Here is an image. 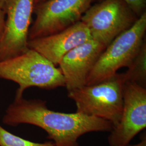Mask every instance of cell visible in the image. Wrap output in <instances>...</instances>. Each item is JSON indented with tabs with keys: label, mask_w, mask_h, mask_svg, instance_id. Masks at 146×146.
<instances>
[{
	"label": "cell",
	"mask_w": 146,
	"mask_h": 146,
	"mask_svg": "<svg viewBox=\"0 0 146 146\" xmlns=\"http://www.w3.org/2000/svg\"><path fill=\"white\" fill-rule=\"evenodd\" d=\"M94 0H47L35 5L28 40L62 31L80 21Z\"/></svg>",
	"instance_id": "obj_6"
},
{
	"label": "cell",
	"mask_w": 146,
	"mask_h": 146,
	"mask_svg": "<svg viewBox=\"0 0 146 146\" xmlns=\"http://www.w3.org/2000/svg\"><path fill=\"white\" fill-rule=\"evenodd\" d=\"M0 78L19 84L15 98L23 97L25 90L30 87L51 90L65 87L60 69L30 48L19 55L0 61Z\"/></svg>",
	"instance_id": "obj_2"
},
{
	"label": "cell",
	"mask_w": 146,
	"mask_h": 146,
	"mask_svg": "<svg viewBox=\"0 0 146 146\" xmlns=\"http://www.w3.org/2000/svg\"><path fill=\"white\" fill-rule=\"evenodd\" d=\"M8 0H0V4L3 6H4L5 2L7 1Z\"/></svg>",
	"instance_id": "obj_17"
},
{
	"label": "cell",
	"mask_w": 146,
	"mask_h": 146,
	"mask_svg": "<svg viewBox=\"0 0 146 146\" xmlns=\"http://www.w3.org/2000/svg\"><path fill=\"white\" fill-rule=\"evenodd\" d=\"M90 39L87 27L79 21L62 31L28 40V46L56 67L69 52Z\"/></svg>",
	"instance_id": "obj_10"
},
{
	"label": "cell",
	"mask_w": 146,
	"mask_h": 146,
	"mask_svg": "<svg viewBox=\"0 0 146 146\" xmlns=\"http://www.w3.org/2000/svg\"><path fill=\"white\" fill-rule=\"evenodd\" d=\"M0 146H55L52 141L37 143L24 139L7 131L0 125Z\"/></svg>",
	"instance_id": "obj_12"
},
{
	"label": "cell",
	"mask_w": 146,
	"mask_h": 146,
	"mask_svg": "<svg viewBox=\"0 0 146 146\" xmlns=\"http://www.w3.org/2000/svg\"><path fill=\"white\" fill-rule=\"evenodd\" d=\"M127 146H146V135L143 136L142 139H141V141L139 143H138L136 145H132L129 144L128 145H127Z\"/></svg>",
	"instance_id": "obj_15"
},
{
	"label": "cell",
	"mask_w": 146,
	"mask_h": 146,
	"mask_svg": "<svg viewBox=\"0 0 146 146\" xmlns=\"http://www.w3.org/2000/svg\"><path fill=\"white\" fill-rule=\"evenodd\" d=\"M123 85V73H116L98 84L69 92L68 96L75 102L77 113L108 121L114 128L122 112Z\"/></svg>",
	"instance_id": "obj_3"
},
{
	"label": "cell",
	"mask_w": 146,
	"mask_h": 146,
	"mask_svg": "<svg viewBox=\"0 0 146 146\" xmlns=\"http://www.w3.org/2000/svg\"><path fill=\"white\" fill-rule=\"evenodd\" d=\"M146 31V11L134 25L110 43L101 54L87 79L86 86L101 82L128 67L140 49Z\"/></svg>",
	"instance_id": "obj_4"
},
{
	"label": "cell",
	"mask_w": 146,
	"mask_h": 146,
	"mask_svg": "<svg viewBox=\"0 0 146 146\" xmlns=\"http://www.w3.org/2000/svg\"><path fill=\"white\" fill-rule=\"evenodd\" d=\"M2 122L16 127L29 124L47 132V138L55 146H79L78 139L90 132H110L111 123L98 117L78 113H65L48 108L42 100L15 98L5 110Z\"/></svg>",
	"instance_id": "obj_1"
},
{
	"label": "cell",
	"mask_w": 146,
	"mask_h": 146,
	"mask_svg": "<svg viewBox=\"0 0 146 146\" xmlns=\"http://www.w3.org/2000/svg\"><path fill=\"white\" fill-rule=\"evenodd\" d=\"M136 16L139 17L145 12L146 0H123Z\"/></svg>",
	"instance_id": "obj_13"
},
{
	"label": "cell",
	"mask_w": 146,
	"mask_h": 146,
	"mask_svg": "<svg viewBox=\"0 0 146 146\" xmlns=\"http://www.w3.org/2000/svg\"><path fill=\"white\" fill-rule=\"evenodd\" d=\"M47 0H34V5H36L40 3H41L43 2H45Z\"/></svg>",
	"instance_id": "obj_16"
},
{
	"label": "cell",
	"mask_w": 146,
	"mask_h": 146,
	"mask_svg": "<svg viewBox=\"0 0 146 146\" xmlns=\"http://www.w3.org/2000/svg\"><path fill=\"white\" fill-rule=\"evenodd\" d=\"M34 0H8L4 5L5 25L0 40V61L26 52Z\"/></svg>",
	"instance_id": "obj_7"
},
{
	"label": "cell",
	"mask_w": 146,
	"mask_h": 146,
	"mask_svg": "<svg viewBox=\"0 0 146 146\" xmlns=\"http://www.w3.org/2000/svg\"><path fill=\"white\" fill-rule=\"evenodd\" d=\"M5 14L4 6L0 4V40L3 36L5 25Z\"/></svg>",
	"instance_id": "obj_14"
},
{
	"label": "cell",
	"mask_w": 146,
	"mask_h": 146,
	"mask_svg": "<svg viewBox=\"0 0 146 146\" xmlns=\"http://www.w3.org/2000/svg\"><path fill=\"white\" fill-rule=\"evenodd\" d=\"M127 71L123 73L125 82L135 83L146 87V43L144 41L140 50L128 67Z\"/></svg>",
	"instance_id": "obj_11"
},
{
	"label": "cell",
	"mask_w": 146,
	"mask_h": 146,
	"mask_svg": "<svg viewBox=\"0 0 146 146\" xmlns=\"http://www.w3.org/2000/svg\"><path fill=\"white\" fill-rule=\"evenodd\" d=\"M146 127V88L133 82L123 85V106L119 123L108 137L110 146H127Z\"/></svg>",
	"instance_id": "obj_8"
},
{
	"label": "cell",
	"mask_w": 146,
	"mask_h": 146,
	"mask_svg": "<svg viewBox=\"0 0 146 146\" xmlns=\"http://www.w3.org/2000/svg\"><path fill=\"white\" fill-rule=\"evenodd\" d=\"M138 19L123 0H102L91 6L80 21L87 27L93 40L107 47Z\"/></svg>",
	"instance_id": "obj_5"
},
{
	"label": "cell",
	"mask_w": 146,
	"mask_h": 146,
	"mask_svg": "<svg viewBox=\"0 0 146 146\" xmlns=\"http://www.w3.org/2000/svg\"><path fill=\"white\" fill-rule=\"evenodd\" d=\"M106 48L92 38L63 56L58 66L68 92L86 86L89 73Z\"/></svg>",
	"instance_id": "obj_9"
}]
</instances>
